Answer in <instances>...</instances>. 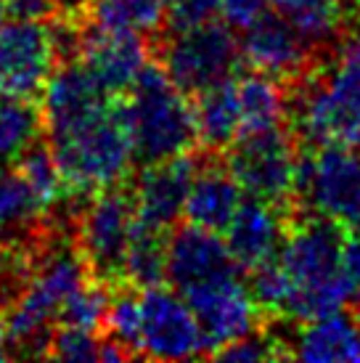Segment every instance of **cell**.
Returning <instances> with one entry per match:
<instances>
[{
  "instance_id": "5bb4252c",
  "label": "cell",
  "mask_w": 360,
  "mask_h": 363,
  "mask_svg": "<svg viewBox=\"0 0 360 363\" xmlns=\"http://www.w3.org/2000/svg\"><path fill=\"white\" fill-rule=\"evenodd\" d=\"M241 56L262 74L281 82H300L313 69L315 51L279 11H268L241 32Z\"/></svg>"
},
{
  "instance_id": "8fae6325",
  "label": "cell",
  "mask_w": 360,
  "mask_h": 363,
  "mask_svg": "<svg viewBox=\"0 0 360 363\" xmlns=\"http://www.w3.org/2000/svg\"><path fill=\"white\" fill-rule=\"evenodd\" d=\"M61 61L53 24L19 16L0 19V93L40 99Z\"/></svg>"
},
{
  "instance_id": "5b68a950",
  "label": "cell",
  "mask_w": 360,
  "mask_h": 363,
  "mask_svg": "<svg viewBox=\"0 0 360 363\" xmlns=\"http://www.w3.org/2000/svg\"><path fill=\"white\" fill-rule=\"evenodd\" d=\"M125 117L138 164H154L189 154L196 135V114L162 64H146L125 96Z\"/></svg>"
},
{
  "instance_id": "4dcf8cb0",
  "label": "cell",
  "mask_w": 360,
  "mask_h": 363,
  "mask_svg": "<svg viewBox=\"0 0 360 363\" xmlns=\"http://www.w3.org/2000/svg\"><path fill=\"white\" fill-rule=\"evenodd\" d=\"M220 19L218 0H167V27L170 32L191 30L207 21Z\"/></svg>"
},
{
  "instance_id": "603a6c76",
  "label": "cell",
  "mask_w": 360,
  "mask_h": 363,
  "mask_svg": "<svg viewBox=\"0 0 360 363\" xmlns=\"http://www.w3.org/2000/svg\"><path fill=\"white\" fill-rule=\"evenodd\" d=\"M270 6L313 45V51L331 48L344 38L347 0H270Z\"/></svg>"
},
{
  "instance_id": "6da1fadb",
  "label": "cell",
  "mask_w": 360,
  "mask_h": 363,
  "mask_svg": "<svg viewBox=\"0 0 360 363\" xmlns=\"http://www.w3.org/2000/svg\"><path fill=\"white\" fill-rule=\"evenodd\" d=\"M350 228L308 212L289 223L286 239L276 255L286 294L279 315L286 321H310L334 311H344L358 289L344 276V244Z\"/></svg>"
},
{
  "instance_id": "44dd1931",
  "label": "cell",
  "mask_w": 360,
  "mask_h": 363,
  "mask_svg": "<svg viewBox=\"0 0 360 363\" xmlns=\"http://www.w3.org/2000/svg\"><path fill=\"white\" fill-rule=\"evenodd\" d=\"M233 82H236V99H239L244 133H260L286 125L291 99L289 93L283 91L281 80L252 69L247 74H236Z\"/></svg>"
},
{
  "instance_id": "484cf974",
  "label": "cell",
  "mask_w": 360,
  "mask_h": 363,
  "mask_svg": "<svg viewBox=\"0 0 360 363\" xmlns=\"http://www.w3.org/2000/svg\"><path fill=\"white\" fill-rule=\"evenodd\" d=\"M93 24L101 30L154 35L167 21V0H93Z\"/></svg>"
},
{
  "instance_id": "836d02e7",
  "label": "cell",
  "mask_w": 360,
  "mask_h": 363,
  "mask_svg": "<svg viewBox=\"0 0 360 363\" xmlns=\"http://www.w3.org/2000/svg\"><path fill=\"white\" fill-rule=\"evenodd\" d=\"M53 3V13L61 19H74L80 21L85 13H90L93 0H50Z\"/></svg>"
},
{
  "instance_id": "d4e9b609",
  "label": "cell",
  "mask_w": 360,
  "mask_h": 363,
  "mask_svg": "<svg viewBox=\"0 0 360 363\" xmlns=\"http://www.w3.org/2000/svg\"><path fill=\"white\" fill-rule=\"evenodd\" d=\"M164 233L167 231L151 228L138 220L128 255H125L122 284L146 289V286H157L167 279V236Z\"/></svg>"
},
{
  "instance_id": "ac0fdd59",
  "label": "cell",
  "mask_w": 360,
  "mask_h": 363,
  "mask_svg": "<svg viewBox=\"0 0 360 363\" xmlns=\"http://www.w3.org/2000/svg\"><path fill=\"white\" fill-rule=\"evenodd\" d=\"M286 347L300 361L360 363V321L344 311L302 321Z\"/></svg>"
},
{
  "instance_id": "d6a6232c",
  "label": "cell",
  "mask_w": 360,
  "mask_h": 363,
  "mask_svg": "<svg viewBox=\"0 0 360 363\" xmlns=\"http://www.w3.org/2000/svg\"><path fill=\"white\" fill-rule=\"evenodd\" d=\"M0 11L6 16H19V19H45L53 13L50 0H0Z\"/></svg>"
},
{
  "instance_id": "30bf717a",
  "label": "cell",
  "mask_w": 360,
  "mask_h": 363,
  "mask_svg": "<svg viewBox=\"0 0 360 363\" xmlns=\"http://www.w3.org/2000/svg\"><path fill=\"white\" fill-rule=\"evenodd\" d=\"M297 199L310 212L360 228V149L313 146L302 154Z\"/></svg>"
},
{
  "instance_id": "4fadbf2b",
  "label": "cell",
  "mask_w": 360,
  "mask_h": 363,
  "mask_svg": "<svg viewBox=\"0 0 360 363\" xmlns=\"http://www.w3.org/2000/svg\"><path fill=\"white\" fill-rule=\"evenodd\" d=\"M74 59L99 82L101 91H106L114 99H125L149 64V43L135 32L93 27L82 32Z\"/></svg>"
},
{
  "instance_id": "f546056e",
  "label": "cell",
  "mask_w": 360,
  "mask_h": 363,
  "mask_svg": "<svg viewBox=\"0 0 360 363\" xmlns=\"http://www.w3.org/2000/svg\"><path fill=\"white\" fill-rule=\"evenodd\" d=\"M215 358L230 363H257V361H279V358H291L286 342H281L279 337H273L268 332H252L247 337H241L236 342L220 347Z\"/></svg>"
},
{
  "instance_id": "cb8c5ba5",
  "label": "cell",
  "mask_w": 360,
  "mask_h": 363,
  "mask_svg": "<svg viewBox=\"0 0 360 363\" xmlns=\"http://www.w3.org/2000/svg\"><path fill=\"white\" fill-rule=\"evenodd\" d=\"M45 133L43 111L30 99L0 93V167L19 164Z\"/></svg>"
},
{
  "instance_id": "83f0119b",
  "label": "cell",
  "mask_w": 360,
  "mask_h": 363,
  "mask_svg": "<svg viewBox=\"0 0 360 363\" xmlns=\"http://www.w3.org/2000/svg\"><path fill=\"white\" fill-rule=\"evenodd\" d=\"M109 303L111 297L106 292L103 281H99L96 276L90 279L80 292L72 297L64 313H61V321L59 326H82V329H93L99 332L103 321H106V313H109Z\"/></svg>"
},
{
  "instance_id": "7c38bea8",
  "label": "cell",
  "mask_w": 360,
  "mask_h": 363,
  "mask_svg": "<svg viewBox=\"0 0 360 363\" xmlns=\"http://www.w3.org/2000/svg\"><path fill=\"white\" fill-rule=\"evenodd\" d=\"M183 297L199 318L210 355L260 329L262 308L252 294L249 281L241 279V268L189 289Z\"/></svg>"
},
{
  "instance_id": "d590c367",
  "label": "cell",
  "mask_w": 360,
  "mask_h": 363,
  "mask_svg": "<svg viewBox=\"0 0 360 363\" xmlns=\"http://www.w3.org/2000/svg\"><path fill=\"white\" fill-rule=\"evenodd\" d=\"M355 318L360 321V294H358V305H355Z\"/></svg>"
},
{
  "instance_id": "7a4b0ae2",
  "label": "cell",
  "mask_w": 360,
  "mask_h": 363,
  "mask_svg": "<svg viewBox=\"0 0 360 363\" xmlns=\"http://www.w3.org/2000/svg\"><path fill=\"white\" fill-rule=\"evenodd\" d=\"M69 196H93L122 186L135 164L125 99H111L101 109L74 122L45 130Z\"/></svg>"
},
{
  "instance_id": "3957f363",
  "label": "cell",
  "mask_w": 360,
  "mask_h": 363,
  "mask_svg": "<svg viewBox=\"0 0 360 363\" xmlns=\"http://www.w3.org/2000/svg\"><path fill=\"white\" fill-rule=\"evenodd\" d=\"M294 133L310 146L360 149V32L337 43V51L300 80L291 96Z\"/></svg>"
},
{
  "instance_id": "d6986e66",
  "label": "cell",
  "mask_w": 360,
  "mask_h": 363,
  "mask_svg": "<svg viewBox=\"0 0 360 363\" xmlns=\"http://www.w3.org/2000/svg\"><path fill=\"white\" fill-rule=\"evenodd\" d=\"M241 202H244V189L230 175L228 167H220V164L201 167L199 164L189 189L183 218L196 228L223 233L233 220Z\"/></svg>"
},
{
  "instance_id": "4316f807",
  "label": "cell",
  "mask_w": 360,
  "mask_h": 363,
  "mask_svg": "<svg viewBox=\"0 0 360 363\" xmlns=\"http://www.w3.org/2000/svg\"><path fill=\"white\" fill-rule=\"evenodd\" d=\"M19 170L30 181L32 189L38 191V196L48 207V212L59 210L61 202L69 199L67 183H64V175H61L59 164H56V157L50 152V146H40V143L32 146L30 152L21 157Z\"/></svg>"
},
{
  "instance_id": "9c48e42d",
  "label": "cell",
  "mask_w": 360,
  "mask_h": 363,
  "mask_svg": "<svg viewBox=\"0 0 360 363\" xmlns=\"http://www.w3.org/2000/svg\"><path fill=\"white\" fill-rule=\"evenodd\" d=\"M135 355L151 361H189L207 353V340L189 300L178 289H138V334Z\"/></svg>"
},
{
  "instance_id": "277c9868",
  "label": "cell",
  "mask_w": 360,
  "mask_h": 363,
  "mask_svg": "<svg viewBox=\"0 0 360 363\" xmlns=\"http://www.w3.org/2000/svg\"><path fill=\"white\" fill-rule=\"evenodd\" d=\"M93 279L77 242L69 236H56L43 247L32 265L30 281L19 297L9 305L6 329L11 347L24 355H48L50 337L61 321V313L74 294Z\"/></svg>"
},
{
  "instance_id": "ffe728a7",
  "label": "cell",
  "mask_w": 360,
  "mask_h": 363,
  "mask_svg": "<svg viewBox=\"0 0 360 363\" xmlns=\"http://www.w3.org/2000/svg\"><path fill=\"white\" fill-rule=\"evenodd\" d=\"M50 218L38 191L21 170L0 167V247H27Z\"/></svg>"
},
{
  "instance_id": "e0dca14e",
  "label": "cell",
  "mask_w": 360,
  "mask_h": 363,
  "mask_svg": "<svg viewBox=\"0 0 360 363\" xmlns=\"http://www.w3.org/2000/svg\"><path fill=\"white\" fill-rule=\"evenodd\" d=\"M239 265L230 257L228 244L220 233L183 225L167 236V279L172 289L186 294L218 276L236 271Z\"/></svg>"
},
{
  "instance_id": "7402d4cb",
  "label": "cell",
  "mask_w": 360,
  "mask_h": 363,
  "mask_svg": "<svg viewBox=\"0 0 360 363\" xmlns=\"http://www.w3.org/2000/svg\"><path fill=\"white\" fill-rule=\"evenodd\" d=\"M233 77L196 96V135L201 146L210 152H228L230 143L239 141L244 133Z\"/></svg>"
},
{
  "instance_id": "ba28073f",
  "label": "cell",
  "mask_w": 360,
  "mask_h": 363,
  "mask_svg": "<svg viewBox=\"0 0 360 363\" xmlns=\"http://www.w3.org/2000/svg\"><path fill=\"white\" fill-rule=\"evenodd\" d=\"M77 218V247L99 281L122 286V268L138 225L133 194L122 186L88 196Z\"/></svg>"
},
{
  "instance_id": "9a60e30c",
  "label": "cell",
  "mask_w": 360,
  "mask_h": 363,
  "mask_svg": "<svg viewBox=\"0 0 360 363\" xmlns=\"http://www.w3.org/2000/svg\"><path fill=\"white\" fill-rule=\"evenodd\" d=\"M196 170H199V162L191 154L143 164L138 181L130 191L138 220L151 228H159V231L172 228L183 218Z\"/></svg>"
},
{
  "instance_id": "8992f818",
  "label": "cell",
  "mask_w": 360,
  "mask_h": 363,
  "mask_svg": "<svg viewBox=\"0 0 360 363\" xmlns=\"http://www.w3.org/2000/svg\"><path fill=\"white\" fill-rule=\"evenodd\" d=\"M241 56V38L225 21H207L191 30L170 32L159 53V64L183 93L199 96L230 80Z\"/></svg>"
},
{
  "instance_id": "8d00e7d4",
  "label": "cell",
  "mask_w": 360,
  "mask_h": 363,
  "mask_svg": "<svg viewBox=\"0 0 360 363\" xmlns=\"http://www.w3.org/2000/svg\"><path fill=\"white\" fill-rule=\"evenodd\" d=\"M358 233H360V228H358Z\"/></svg>"
},
{
  "instance_id": "2e32d148",
  "label": "cell",
  "mask_w": 360,
  "mask_h": 363,
  "mask_svg": "<svg viewBox=\"0 0 360 363\" xmlns=\"http://www.w3.org/2000/svg\"><path fill=\"white\" fill-rule=\"evenodd\" d=\"M289 218L281 204L265 199H244L233 220L223 231L230 257L241 271H257L281 252V244L289 231Z\"/></svg>"
},
{
  "instance_id": "52a82bcc",
  "label": "cell",
  "mask_w": 360,
  "mask_h": 363,
  "mask_svg": "<svg viewBox=\"0 0 360 363\" xmlns=\"http://www.w3.org/2000/svg\"><path fill=\"white\" fill-rule=\"evenodd\" d=\"M300 160L302 154H297L291 133L281 125L260 133H244L228 146L225 167L247 196L286 207L297 196Z\"/></svg>"
},
{
  "instance_id": "1f68e13d",
  "label": "cell",
  "mask_w": 360,
  "mask_h": 363,
  "mask_svg": "<svg viewBox=\"0 0 360 363\" xmlns=\"http://www.w3.org/2000/svg\"><path fill=\"white\" fill-rule=\"evenodd\" d=\"M220 3V21L230 30L244 32L254 21H260L270 11V0H218Z\"/></svg>"
},
{
  "instance_id": "e575fe53",
  "label": "cell",
  "mask_w": 360,
  "mask_h": 363,
  "mask_svg": "<svg viewBox=\"0 0 360 363\" xmlns=\"http://www.w3.org/2000/svg\"><path fill=\"white\" fill-rule=\"evenodd\" d=\"M9 347H11V340H9V329H6V318H0V361L9 358Z\"/></svg>"
},
{
  "instance_id": "f1b7e54d",
  "label": "cell",
  "mask_w": 360,
  "mask_h": 363,
  "mask_svg": "<svg viewBox=\"0 0 360 363\" xmlns=\"http://www.w3.org/2000/svg\"><path fill=\"white\" fill-rule=\"evenodd\" d=\"M101 347L103 340L93 329H82V326H56V332L50 337L48 355L50 358H61V361H101Z\"/></svg>"
}]
</instances>
